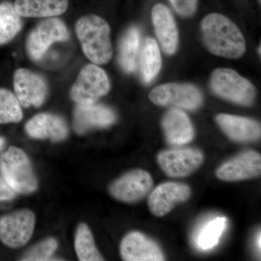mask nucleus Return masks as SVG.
<instances>
[{"label": "nucleus", "instance_id": "obj_1", "mask_svg": "<svg viewBox=\"0 0 261 261\" xmlns=\"http://www.w3.org/2000/svg\"><path fill=\"white\" fill-rule=\"evenodd\" d=\"M201 33L205 47L215 56L238 59L246 51V42L241 31L224 15H207L201 23Z\"/></svg>", "mask_w": 261, "mask_h": 261}, {"label": "nucleus", "instance_id": "obj_15", "mask_svg": "<svg viewBox=\"0 0 261 261\" xmlns=\"http://www.w3.org/2000/svg\"><path fill=\"white\" fill-rule=\"evenodd\" d=\"M116 114L111 108L102 105H79L73 111V128L79 135L93 128H105L116 121Z\"/></svg>", "mask_w": 261, "mask_h": 261}, {"label": "nucleus", "instance_id": "obj_2", "mask_svg": "<svg viewBox=\"0 0 261 261\" xmlns=\"http://www.w3.org/2000/svg\"><path fill=\"white\" fill-rule=\"evenodd\" d=\"M75 31L82 51L92 63L102 65L111 61V28L106 20L96 15H85L79 19Z\"/></svg>", "mask_w": 261, "mask_h": 261}, {"label": "nucleus", "instance_id": "obj_5", "mask_svg": "<svg viewBox=\"0 0 261 261\" xmlns=\"http://www.w3.org/2000/svg\"><path fill=\"white\" fill-rule=\"evenodd\" d=\"M111 89L106 71L96 64H89L81 70L70 89V98L79 105H90L106 95Z\"/></svg>", "mask_w": 261, "mask_h": 261}, {"label": "nucleus", "instance_id": "obj_23", "mask_svg": "<svg viewBox=\"0 0 261 261\" xmlns=\"http://www.w3.org/2000/svg\"><path fill=\"white\" fill-rule=\"evenodd\" d=\"M22 28L21 17L14 5L5 1L0 4V45L10 42Z\"/></svg>", "mask_w": 261, "mask_h": 261}, {"label": "nucleus", "instance_id": "obj_22", "mask_svg": "<svg viewBox=\"0 0 261 261\" xmlns=\"http://www.w3.org/2000/svg\"><path fill=\"white\" fill-rule=\"evenodd\" d=\"M162 65L159 44L152 38L144 41L140 51V70L142 80L149 83L159 74Z\"/></svg>", "mask_w": 261, "mask_h": 261}, {"label": "nucleus", "instance_id": "obj_24", "mask_svg": "<svg viewBox=\"0 0 261 261\" xmlns=\"http://www.w3.org/2000/svg\"><path fill=\"white\" fill-rule=\"evenodd\" d=\"M75 250L80 260H104L94 243L93 235L84 223L80 224L75 233Z\"/></svg>", "mask_w": 261, "mask_h": 261}, {"label": "nucleus", "instance_id": "obj_21", "mask_svg": "<svg viewBox=\"0 0 261 261\" xmlns=\"http://www.w3.org/2000/svg\"><path fill=\"white\" fill-rule=\"evenodd\" d=\"M140 44V32L137 27H130L122 36L118 45V61L126 73L135 71Z\"/></svg>", "mask_w": 261, "mask_h": 261}, {"label": "nucleus", "instance_id": "obj_10", "mask_svg": "<svg viewBox=\"0 0 261 261\" xmlns=\"http://www.w3.org/2000/svg\"><path fill=\"white\" fill-rule=\"evenodd\" d=\"M153 186V179L147 171L135 169L117 178L109 187L113 198L126 203H135L145 198Z\"/></svg>", "mask_w": 261, "mask_h": 261}, {"label": "nucleus", "instance_id": "obj_30", "mask_svg": "<svg viewBox=\"0 0 261 261\" xmlns=\"http://www.w3.org/2000/svg\"><path fill=\"white\" fill-rule=\"evenodd\" d=\"M260 238H261L260 232V231H259L258 236H257V249H259V251H260V249H261Z\"/></svg>", "mask_w": 261, "mask_h": 261}, {"label": "nucleus", "instance_id": "obj_12", "mask_svg": "<svg viewBox=\"0 0 261 261\" xmlns=\"http://www.w3.org/2000/svg\"><path fill=\"white\" fill-rule=\"evenodd\" d=\"M191 188L185 184L165 182L154 188L147 200L150 212L157 217H163L175 206L186 202L191 197Z\"/></svg>", "mask_w": 261, "mask_h": 261}, {"label": "nucleus", "instance_id": "obj_26", "mask_svg": "<svg viewBox=\"0 0 261 261\" xmlns=\"http://www.w3.org/2000/svg\"><path fill=\"white\" fill-rule=\"evenodd\" d=\"M227 219L225 217H217L211 220L200 231L197 240V245L202 250H208L214 248L219 243V239L226 228Z\"/></svg>", "mask_w": 261, "mask_h": 261}, {"label": "nucleus", "instance_id": "obj_25", "mask_svg": "<svg viewBox=\"0 0 261 261\" xmlns=\"http://www.w3.org/2000/svg\"><path fill=\"white\" fill-rule=\"evenodd\" d=\"M22 118L21 106L15 94L0 88V123H18Z\"/></svg>", "mask_w": 261, "mask_h": 261}, {"label": "nucleus", "instance_id": "obj_9", "mask_svg": "<svg viewBox=\"0 0 261 261\" xmlns=\"http://www.w3.org/2000/svg\"><path fill=\"white\" fill-rule=\"evenodd\" d=\"M32 211L20 210L0 217V240L12 248L25 245L32 238L35 226Z\"/></svg>", "mask_w": 261, "mask_h": 261}, {"label": "nucleus", "instance_id": "obj_13", "mask_svg": "<svg viewBox=\"0 0 261 261\" xmlns=\"http://www.w3.org/2000/svg\"><path fill=\"white\" fill-rule=\"evenodd\" d=\"M261 173V156L254 150H247L223 163L216 171L219 179L238 181L258 177Z\"/></svg>", "mask_w": 261, "mask_h": 261}, {"label": "nucleus", "instance_id": "obj_19", "mask_svg": "<svg viewBox=\"0 0 261 261\" xmlns=\"http://www.w3.org/2000/svg\"><path fill=\"white\" fill-rule=\"evenodd\" d=\"M25 132L34 139H49L53 142L65 140L68 128L61 117L49 113H39L27 122Z\"/></svg>", "mask_w": 261, "mask_h": 261}, {"label": "nucleus", "instance_id": "obj_18", "mask_svg": "<svg viewBox=\"0 0 261 261\" xmlns=\"http://www.w3.org/2000/svg\"><path fill=\"white\" fill-rule=\"evenodd\" d=\"M161 125L165 138L170 145H186L195 137L193 125L187 113L181 109L169 110L163 116Z\"/></svg>", "mask_w": 261, "mask_h": 261}, {"label": "nucleus", "instance_id": "obj_4", "mask_svg": "<svg viewBox=\"0 0 261 261\" xmlns=\"http://www.w3.org/2000/svg\"><path fill=\"white\" fill-rule=\"evenodd\" d=\"M210 84L211 90L218 97L240 106H252L256 97L253 84L230 68L214 70Z\"/></svg>", "mask_w": 261, "mask_h": 261}, {"label": "nucleus", "instance_id": "obj_16", "mask_svg": "<svg viewBox=\"0 0 261 261\" xmlns=\"http://www.w3.org/2000/svg\"><path fill=\"white\" fill-rule=\"evenodd\" d=\"M216 121L228 138L240 143L260 140V123L246 117L221 114L216 117Z\"/></svg>", "mask_w": 261, "mask_h": 261}, {"label": "nucleus", "instance_id": "obj_31", "mask_svg": "<svg viewBox=\"0 0 261 261\" xmlns=\"http://www.w3.org/2000/svg\"><path fill=\"white\" fill-rule=\"evenodd\" d=\"M5 145V140L3 138V137H0V151L2 150L3 147H4Z\"/></svg>", "mask_w": 261, "mask_h": 261}, {"label": "nucleus", "instance_id": "obj_7", "mask_svg": "<svg viewBox=\"0 0 261 261\" xmlns=\"http://www.w3.org/2000/svg\"><path fill=\"white\" fill-rule=\"evenodd\" d=\"M70 33L66 25L56 18H47L38 24L29 34L27 50L32 61H38L45 55L51 44L66 42Z\"/></svg>", "mask_w": 261, "mask_h": 261}, {"label": "nucleus", "instance_id": "obj_11", "mask_svg": "<svg viewBox=\"0 0 261 261\" xmlns=\"http://www.w3.org/2000/svg\"><path fill=\"white\" fill-rule=\"evenodd\" d=\"M13 85L15 96L24 108L40 107L47 98V82L40 75L27 68L15 70Z\"/></svg>", "mask_w": 261, "mask_h": 261}, {"label": "nucleus", "instance_id": "obj_3", "mask_svg": "<svg viewBox=\"0 0 261 261\" xmlns=\"http://www.w3.org/2000/svg\"><path fill=\"white\" fill-rule=\"evenodd\" d=\"M0 171L5 181L17 193L27 195L37 190V178L28 156L22 149L10 147L2 154Z\"/></svg>", "mask_w": 261, "mask_h": 261}, {"label": "nucleus", "instance_id": "obj_27", "mask_svg": "<svg viewBox=\"0 0 261 261\" xmlns=\"http://www.w3.org/2000/svg\"><path fill=\"white\" fill-rule=\"evenodd\" d=\"M58 247V243L54 238L46 239L37 245L29 249L24 254L22 260L44 261L49 260V258L56 251Z\"/></svg>", "mask_w": 261, "mask_h": 261}, {"label": "nucleus", "instance_id": "obj_6", "mask_svg": "<svg viewBox=\"0 0 261 261\" xmlns=\"http://www.w3.org/2000/svg\"><path fill=\"white\" fill-rule=\"evenodd\" d=\"M149 99L156 106H171L178 109L194 111L203 102V96L193 84L168 83L152 89Z\"/></svg>", "mask_w": 261, "mask_h": 261}, {"label": "nucleus", "instance_id": "obj_14", "mask_svg": "<svg viewBox=\"0 0 261 261\" xmlns=\"http://www.w3.org/2000/svg\"><path fill=\"white\" fill-rule=\"evenodd\" d=\"M120 252L122 259L126 261H163L166 259L159 245L139 231H132L123 239Z\"/></svg>", "mask_w": 261, "mask_h": 261}, {"label": "nucleus", "instance_id": "obj_20", "mask_svg": "<svg viewBox=\"0 0 261 261\" xmlns=\"http://www.w3.org/2000/svg\"><path fill=\"white\" fill-rule=\"evenodd\" d=\"M68 0H15L14 8L20 17L51 18L63 14Z\"/></svg>", "mask_w": 261, "mask_h": 261}, {"label": "nucleus", "instance_id": "obj_28", "mask_svg": "<svg viewBox=\"0 0 261 261\" xmlns=\"http://www.w3.org/2000/svg\"><path fill=\"white\" fill-rule=\"evenodd\" d=\"M175 11L183 17H190L197 9L198 0H169Z\"/></svg>", "mask_w": 261, "mask_h": 261}, {"label": "nucleus", "instance_id": "obj_8", "mask_svg": "<svg viewBox=\"0 0 261 261\" xmlns=\"http://www.w3.org/2000/svg\"><path fill=\"white\" fill-rule=\"evenodd\" d=\"M157 161L169 177L184 178L190 176L202 166L204 154L198 149H166L159 152Z\"/></svg>", "mask_w": 261, "mask_h": 261}, {"label": "nucleus", "instance_id": "obj_17", "mask_svg": "<svg viewBox=\"0 0 261 261\" xmlns=\"http://www.w3.org/2000/svg\"><path fill=\"white\" fill-rule=\"evenodd\" d=\"M154 32L165 53L171 56L177 50L178 32L174 17L166 5L159 3L152 10Z\"/></svg>", "mask_w": 261, "mask_h": 261}, {"label": "nucleus", "instance_id": "obj_29", "mask_svg": "<svg viewBox=\"0 0 261 261\" xmlns=\"http://www.w3.org/2000/svg\"><path fill=\"white\" fill-rule=\"evenodd\" d=\"M17 192L5 181L3 175H0V202L15 198Z\"/></svg>", "mask_w": 261, "mask_h": 261}]
</instances>
